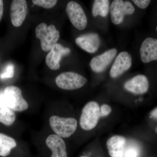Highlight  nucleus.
<instances>
[{
	"label": "nucleus",
	"instance_id": "obj_28",
	"mask_svg": "<svg viewBox=\"0 0 157 157\" xmlns=\"http://www.w3.org/2000/svg\"></svg>",
	"mask_w": 157,
	"mask_h": 157
},
{
	"label": "nucleus",
	"instance_id": "obj_8",
	"mask_svg": "<svg viewBox=\"0 0 157 157\" xmlns=\"http://www.w3.org/2000/svg\"><path fill=\"white\" fill-rule=\"evenodd\" d=\"M71 50L61 44L56 43L50 50L45 58V63L51 70H56L60 68V62L63 57L68 55Z\"/></svg>",
	"mask_w": 157,
	"mask_h": 157
},
{
	"label": "nucleus",
	"instance_id": "obj_18",
	"mask_svg": "<svg viewBox=\"0 0 157 157\" xmlns=\"http://www.w3.org/2000/svg\"><path fill=\"white\" fill-rule=\"evenodd\" d=\"M109 11V1L108 0H95L93 4L92 14L94 17L100 15L105 17Z\"/></svg>",
	"mask_w": 157,
	"mask_h": 157
},
{
	"label": "nucleus",
	"instance_id": "obj_13",
	"mask_svg": "<svg viewBox=\"0 0 157 157\" xmlns=\"http://www.w3.org/2000/svg\"><path fill=\"white\" fill-rule=\"evenodd\" d=\"M140 53L144 63L157 60V39L150 37L145 39L140 46Z\"/></svg>",
	"mask_w": 157,
	"mask_h": 157
},
{
	"label": "nucleus",
	"instance_id": "obj_5",
	"mask_svg": "<svg viewBox=\"0 0 157 157\" xmlns=\"http://www.w3.org/2000/svg\"><path fill=\"white\" fill-rule=\"evenodd\" d=\"M87 79L78 73L73 72H64L56 77V83L60 88L65 90L78 89L84 86Z\"/></svg>",
	"mask_w": 157,
	"mask_h": 157
},
{
	"label": "nucleus",
	"instance_id": "obj_15",
	"mask_svg": "<svg viewBox=\"0 0 157 157\" xmlns=\"http://www.w3.org/2000/svg\"><path fill=\"white\" fill-rule=\"evenodd\" d=\"M46 144L52 152L51 157H67V147L64 140L57 135L48 136Z\"/></svg>",
	"mask_w": 157,
	"mask_h": 157
},
{
	"label": "nucleus",
	"instance_id": "obj_3",
	"mask_svg": "<svg viewBox=\"0 0 157 157\" xmlns=\"http://www.w3.org/2000/svg\"><path fill=\"white\" fill-rule=\"evenodd\" d=\"M101 117V107L97 102L90 101L82 109L79 123L83 130L89 131L95 128Z\"/></svg>",
	"mask_w": 157,
	"mask_h": 157
},
{
	"label": "nucleus",
	"instance_id": "obj_14",
	"mask_svg": "<svg viewBox=\"0 0 157 157\" xmlns=\"http://www.w3.org/2000/svg\"><path fill=\"white\" fill-rule=\"evenodd\" d=\"M124 87L130 92L136 94H142L148 90V79L144 75H137L127 81L124 85Z\"/></svg>",
	"mask_w": 157,
	"mask_h": 157
},
{
	"label": "nucleus",
	"instance_id": "obj_11",
	"mask_svg": "<svg viewBox=\"0 0 157 157\" xmlns=\"http://www.w3.org/2000/svg\"><path fill=\"white\" fill-rule=\"evenodd\" d=\"M132 57L127 52H122L118 55L110 69L109 74L112 78H117L131 67Z\"/></svg>",
	"mask_w": 157,
	"mask_h": 157
},
{
	"label": "nucleus",
	"instance_id": "obj_24",
	"mask_svg": "<svg viewBox=\"0 0 157 157\" xmlns=\"http://www.w3.org/2000/svg\"><path fill=\"white\" fill-rule=\"evenodd\" d=\"M112 109L111 107L107 104H103L101 107V117L107 116L111 112Z\"/></svg>",
	"mask_w": 157,
	"mask_h": 157
},
{
	"label": "nucleus",
	"instance_id": "obj_25",
	"mask_svg": "<svg viewBox=\"0 0 157 157\" xmlns=\"http://www.w3.org/2000/svg\"><path fill=\"white\" fill-rule=\"evenodd\" d=\"M3 11H4L3 1L2 0H0V21H1L2 17Z\"/></svg>",
	"mask_w": 157,
	"mask_h": 157
},
{
	"label": "nucleus",
	"instance_id": "obj_12",
	"mask_svg": "<svg viewBox=\"0 0 157 157\" xmlns=\"http://www.w3.org/2000/svg\"><path fill=\"white\" fill-rule=\"evenodd\" d=\"M76 43L80 48L89 53L95 52L101 45V40L98 34H84L76 39Z\"/></svg>",
	"mask_w": 157,
	"mask_h": 157
},
{
	"label": "nucleus",
	"instance_id": "obj_21",
	"mask_svg": "<svg viewBox=\"0 0 157 157\" xmlns=\"http://www.w3.org/2000/svg\"><path fill=\"white\" fill-rule=\"evenodd\" d=\"M139 150L135 145H130L125 148L124 157H137Z\"/></svg>",
	"mask_w": 157,
	"mask_h": 157
},
{
	"label": "nucleus",
	"instance_id": "obj_19",
	"mask_svg": "<svg viewBox=\"0 0 157 157\" xmlns=\"http://www.w3.org/2000/svg\"><path fill=\"white\" fill-rule=\"evenodd\" d=\"M16 115L13 110L9 108H0V122L7 126L14 123Z\"/></svg>",
	"mask_w": 157,
	"mask_h": 157
},
{
	"label": "nucleus",
	"instance_id": "obj_16",
	"mask_svg": "<svg viewBox=\"0 0 157 157\" xmlns=\"http://www.w3.org/2000/svg\"><path fill=\"white\" fill-rule=\"evenodd\" d=\"M126 143L125 137L119 135H115L108 139L107 147L109 156L111 157H124Z\"/></svg>",
	"mask_w": 157,
	"mask_h": 157
},
{
	"label": "nucleus",
	"instance_id": "obj_17",
	"mask_svg": "<svg viewBox=\"0 0 157 157\" xmlns=\"http://www.w3.org/2000/svg\"><path fill=\"white\" fill-rule=\"evenodd\" d=\"M17 146L16 141L12 137L0 133V156L6 157L10 155L11 149Z\"/></svg>",
	"mask_w": 157,
	"mask_h": 157
},
{
	"label": "nucleus",
	"instance_id": "obj_7",
	"mask_svg": "<svg viewBox=\"0 0 157 157\" xmlns=\"http://www.w3.org/2000/svg\"><path fill=\"white\" fill-rule=\"evenodd\" d=\"M66 11L74 27L79 30L86 28L87 24V18L80 5L74 1L69 2L66 7Z\"/></svg>",
	"mask_w": 157,
	"mask_h": 157
},
{
	"label": "nucleus",
	"instance_id": "obj_26",
	"mask_svg": "<svg viewBox=\"0 0 157 157\" xmlns=\"http://www.w3.org/2000/svg\"><path fill=\"white\" fill-rule=\"evenodd\" d=\"M150 114L152 117H154V118L157 119V107L154 109L151 112Z\"/></svg>",
	"mask_w": 157,
	"mask_h": 157
},
{
	"label": "nucleus",
	"instance_id": "obj_2",
	"mask_svg": "<svg viewBox=\"0 0 157 157\" xmlns=\"http://www.w3.org/2000/svg\"><path fill=\"white\" fill-rule=\"evenodd\" d=\"M37 38L40 39L41 46L45 52L50 51L56 44L60 37L59 32L53 25L47 26L45 23H42L37 26L36 29Z\"/></svg>",
	"mask_w": 157,
	"mask_h": 157
},
{
	"label": "nucleus",
	"instance_id": "obj_20",
	"mask_svg": "<svg viewBox=\"0 0 157 157\" xmlns=\"http://www.w3.org/2000/svg\"><path fill=\"white\" fill-rule=\"evenodd\" d=\"M33 3L36 6L46 9L53 8L56 5L58 1L56 0H33Z\"/></svg>",
	"mask_w": 157,
	"mask_h": 157
},
{
	"label": "nucleus",
	"instance_id": "obj_10",
	"mask_svg": "<svg viewBox=\"0 0 157 157\" xmlns=\"http://www.w3.org/2000/svg\"><path fill=\"white\" fill-rule=\"evenodd\" d=\"M27 10V4L25 0L12 1L10 8V17L13 25L18 27L22 24L26 17Z\"/></svg>",
	"mask_w": 157,
	"mask_h": 157
},
{
	"label": "nucleus",
	"instance_id": "obj_4",
	"mask_svg": "<svg viewBox=\"0 0 157 157\" xmlns=\"http://www.w3.org/2000/svg\"><path fill=\"white\" fill-rule=\"evenodd\" d=\"M51 128L56 135L63 138L70 137L77 128V122L73 118L52 116L49 120Z\"/></svg>",
	"mask_w": 157,
	"mask_h": 157
},
{
	"label": "nucleus",
	"instance_id": "obj_6",
	"mask_svg": "<svg viewBox=\"0 0 157 157\" xmlns=\"http://www.w3.org/2000/svg\"><path fill=\"white\" fill-rule=\"evenodd\" d=\"M133 5L128 1L114 0L109 7L111 21L114 25L120 24L126 15H131L135 12Z\"/></svg>",
	"mask_w": 157,
	"mask_h": 157
},
{
	"label": "nucleus",
	"instance_id": "obj_27",
	"mask_svg": "<svg viewBox=\"0 0 157 157\" xmlns=\"http://www.w3.org/2000/svg\"><path fill=\"white\" fill-rule=\"evenodd\" d=\"M156 30L157 32V27H156Z\"/></svg>",
	"mask_w": 157,
	"mask_h": 157
},
{
	"label": "nucleus",
	"instance_id": "obj_9",
	"mask_svg": "<svg viewBox=\"0 0 157 157\" xmlns=\"http://www.w3.org/2000/svg\"><path fill=\"white\" fill-rule=\"evenodd\" d=\"M117 53L116 48H112L93 58L90 65L93 71L102 73L113 61Z\"/></svg>",
	"mask_w": 157,
	"mask_h": 157
},
{
	"label": "nucleus",
	"instance_id": "obj_22",
	"mask_svg": "<svg viewBox=\"0 0 157 157\" xmlns=\"http://www.w3.org/2000/svg\"><path fill=\"white\" fill-rule=\"evenodd\" d=\"M14 66L9 65L7 67L6 72L1 75L2 78H9L13 77L14 74Z\"/></svg>",
	"mask_w": 157,
	"mask_h": 157
},
{
	"label": "nucleus",
	"instance_id": "obj_23",
	"mask_svg": "<svg viewBox=\"0 0 157 157\" xmlns=\"http://www.w3.org/2000/svg\"><path fill=\"white\" fill-rule=\"evenodd\" d=\"M133 2L139 8L141 9H146L151 2L149 0H133Z\"/></svg>",
	"mask_w": 157,
	"mask_h": 157
},
{
	"label": "nucleus",
	"instance_id": "obj_1",
	"mask_svg": "<svg viewBox=\"0 0 157 157\" xmlns=\"http://www.w3.org/2000/svg\"><path fill=\"white\" fill-rule=\"evenodd\" d=\"M0 107L9 108L12 110L22 112L28 108L29 105L23 98L19 88L10 86L6 87L0 96Z\"/></svg>",
	"mask_w": 157,
	"mask_h": 157
}]
</instances>
